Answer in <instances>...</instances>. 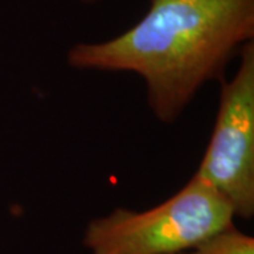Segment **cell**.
<instances>
[{
    "instance_id": "cell-3",
    "label": "cell",
    "mask_w": 254,
    "mask_h": 254,
    "mask_svg": "<svg viewBox=\"0 0 254 254\" xmlns=\"http://www.w3.org/2000/svg\"><path fill=\"white\" fill-rule=\"evenodd\" d=\"M236 73L222 82L212 136L195 175L230 203L235 216L254 215V44L239 53Z\"/></svg>"
},
{
    "instance_id": "cell-4",
    "label": "cell",
    "mask_w": 254,
    "mask_h": 254,
    "mask_svg": "<svg viewBox=\"0 0 254 254\" xmlns=\"http://www.w3.org/2000/svg\"><path fill=\"white\" fill-rule=\"evenodd\" d=\"M177 254H254V239L232 225Z\"/></svg>"
},
{
    "instance_id": "cell-2",
    "label": "cell",
    "mask_w": 254,
    "mask_h": 254,
    "mask_svg": "<svg viewBox=\"0 0 254 254\" xmlns=\"http://www.w3.org/2000/svg\"><path fill=\"white\" fill-rule=\"evenodd\" d=\"M235 218L230 203L193 174L154 208H116L92 219L82 243L89 254H177L232 226Z\"/></svg>"
},
{
    "instance_id": "cell-5",
    "label": "cell",
    "mask_w": 254,
    "mask_h": 254,
    "mask_svg": "<svg viewBox=\"0 0 254 254\" xmlns=\"http://www.w3.org/2000/svg\"><path fill=\"white\" fill-rule=\"evenodd\" d=\"M79 3H83V4H93V3H98L100 0H76Z\"/></svg>"
},
{
    "instance_id": "cell-1",
    "label": "cell",
    "mask_w": 254,
    "mask_h": 254,
    "mask_svg": "<svg viewBox=\"0 0 254 254\" xmlns=\"http://www.w3.org/2000/svg\"><path fill=\"white\" fill-rule=\"evenodd\" d=\"M253 37L254 0H150L133 27L106 41L76 43L66 63L81 71L136 73L155 119L171 125L203 85L223 79Z\"/></svg>"
}]
</instances>
